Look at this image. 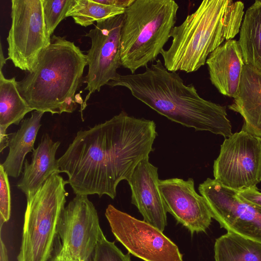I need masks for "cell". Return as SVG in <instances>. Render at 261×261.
Instances as JSON below:
<instances>
[{
    "instance_id": "7402d4cb",
    "label": "cell",
    "mask_w": 261,
    "mask_h": 261,
    "mask_svg": "<svg viewBox=\"0 0 261 261\" xmlns=\"http://www.w3.org/2000/svg\"><path fill=\"white\" fill-rule=\"evenodd\" d=\"M126 8L104 5L93 0H73L66 14L81 26L88 27L98 22L125 13Z\"/></svg>"
},
{
    "instance_id": "d4e9b609",
    "label": "cell",
    "mask_w": 261,
    "mask_h": 261,
    "mask_svg": "<svg viewBox=\"0 0 261 261\" xmlns=\"http://www.w3.org/2000/svg\"><path fill=\"white\" fill-rule=\"evenodd\" d=\"M11 215V194L8 175L0 165V228L9 220Z\"/></svg>"
},
{
    "instance_id": "44dd1931",
    "label": "cell",
    "mask_w": 261,
    "mask_h": 261,
    "mask_svg": "<svg viewBox=\"0 0 261 261\" xmlns=\"http://www.w3.org/2000/svg\"><path fill=\"white\" fill-rule=\"evenodd\" d=\"M33 110L20 95L15 78L6 79L0 71V126L18 125Z\"/></svg>"
},
{
    "instance_id": "4316f807",
    "label": "cell",
    "mask_w": 261,
    "mask_h": 261,
    "mask_svg": "<svg viewBox=\"0 0 261 261\" xmlns=\"http://www.w3.org/2000/svg\"><path fill=\"white\" fill-rule=\"evenodd\" d=\"M95 2L112 6L117 7L126 8L129 7L134 0H93Z\"/></svg>"
},
{
    "instance_id": "8992f818",
    "label": "cell",
    "mask_w": 261,
    "mask_h": 261,
    "mask_svg": "<svg viewBox=\"0 0 261 261\" xmlns=\"http://www.w3.org/2000/svg\"><path fill=\"white\" fill-rule=\"evenodd\" d=\"M67 180L53 173L31 198L27 199L18 261H47L68 195Z\"/></svg>"
},
{
    "instance_id": "484cf974",
    "label": "cell",
    "mask_w": 261,
    "mask_h": 261,
    "mask_svg": "<svg viewBox=\"0 0 261 261\" xmlns=\"http://www.w3.org/2000/svg\"><path fill=\"white\" fill-rule=\"evenodd\" d=\"M237 196L243 201L261 208V192L256 187L236 191Z\"/></svg>"
},
{
    "instance_id": "2e32d148",
    "label": "cell",
    "mask_w": 261,
    "mask_h": 261,
    "mask_svg": "<svg viewBox=\"0 0 261 261\" xmlns=\"http://www.w3.org/2000/svg\"><path fill=\"white\" fill-rule=\"evenodd\" d=\"M60 142H54L47 134H44L37 148L32 152L31 162H24L23 171L17 188L27 199L33 196L54 173H61L56 151Z\"/></svg>"
},
{
    "instance_id": "cb8c5ba5",
    "label": "cell",
    "mask_w": 261,
    "mask_h": 261,
    "mask_svg": "<svg viewBox=\"0 0 261 261\" xmlns=\"http://www.w3.org/2000/svg\"><path fill=\"white\" fill-rule=\"evenodd\" d=\"M92 261H131L129 253L123 254L115 245L105 237L102 231L92 258Z\"/></svg>"
},
{
    "instance_id": "6da1fadb",
    "label": "cell",
    "mask_w": 261,
    "mask_h": 261,
    "mask_svg": "<svg viewBox=\"0 0 261 261\" xmlns=\"http://www.w3.org/2000/svg\"><path fill=\"white\" fill-rule=\"evenodd\" d=\"M152 120L121 111L103 123L79 130L58 159L60 172L75 195H104L114 199L118 184L149 157L156 136Z\"/></svg>"
},
{
    "instance_id": "d6986e66",
    "label": "cell",
    "mask_w": 261,
    "mask_h": 261,
    "mask_svg": "<svg viewBox=\"0 0 261 261\" xmlns=\"http://www.w3.org/2000/svg\"><path fill=\"white\" fill-rule=\"evenodd\" d=\"M239 34L245 64L261 74V0L255 1L246 10Z\"/></svg>"
},
{
    "instance_id": "ffe728a7",
    "label": "cell",
    "mask_w": 261,
    "mask_h": 261,
    "mask_svg": "<svg viewBox=\"0 0 261 261\" xmlns=\"http://www.w3.org/2000/svg\"><path fill=\"white\" fill-rule=\"evenodd\" d=\"M215 261H261V243L227 232L216 240Z\"/></svg>"
},
{
    "instance_id": "f1b7e54d",
    "label": "cell",
    "mask_w": 261,
    "mask_h": 261,
    "mask_svg": "<svg viewBox=\"0 0 261 261\" xmlns=\"http://www.w3.org/2000/svg\"><path fill=\"white\" fill-rule=\"evenodd\" d=\"M0 261H8V251L1 234Z\"/></svg>"
},
{
    "instance_id": "603a6c76",
    "label": "cell",
    "mask_w": 261,
    "mask_h": 261,
    "mask_svg": "<svg viewBox=\"0 0 261 261\" xmlns=\"http://www.w3.org/2000/svg\"><path fill=\"white\" fill-rule=\"evenodd\" d=\"M48 34L50 36L66 14L73 0H42Z\"/></svg>"
},
{
    "instance_id": "8fae6325",
    "label": "cell",
    "mask_w": 261,
    "mask_h": 261,
    "mask_svg": "<svg viewBox=\"0 0 261 261\" xmlns=\"http://www.w3.org/2000/svg\"><path fill=\"white\" fill-rule=\"evenodd\" d=\"M124 17L123 14L96 22L95 28L86 34L91 40V46L86 55L88 71L83 79V83L87 84L85 90L89 92L81 111L87 107L92 94L99 91L119 74L117 70L121 66L120 40Z\"/></svg>"
},
{
    "instance_id": "ba28073f",
    "label": "cell",
    "mask_w": 261,
    "mask_h": 261,
    "mask_svg": "<svg viewBox=\"0 0 261 261\" xmlns=\"http://www.w3.org/2000/svg\"><path fill=\"white\" fill-rule=\"evenodd\" d=\"M11 17L7 38L8 58L16 67L31 73L51 42L42 0H12Z\"/></svg>"
},
{
    "instance_id": "5bb4252c",
    "label": "cell",
    "mask_w": 261,
    "mask_h": 261,
    "mask_svg": "<svg viewBox=\"0 0 261 261\" xmlns=\"http://www.w3.org/2000/svg\"><path fill=\"white\" fill-rule=\"evenodd\" d=\"M158 168L149 157L140 161L127 182L132 191V203L144 221L163 231L167 225V210L159 188Z\"/></svg>"
},
{
    "instance_id": "30bf717a",
    "label": "cell",
    "mask_w": 261,
    "mask_h": 261,
    "mask_svg": "<svg viewBox=\"0 0 261 261\" xmlns=\"http://www.w3.org/2000/svg\"><path fill=\"white\" fill-rule=\"evenodd\" d=\"M105 216L116 239L144 261H182L178 247L163 232L109 204Z\"/></svg>"
},
{
    "instance_id": "9c48e42d",
    "label": "cell",
    "mask_w": 261,
    "mask_h": 261,
    "mask_svg": "<svg viewBox=\"0 0 261 261\" xmlns=\"http://www.w3.org/2000/svg\"><path fill=\"white\" fill-rule=\"evenodd\" d=\"M215 179L236 191L261 182V139L241 130L225 138L213 166Z\"/></svg>"
},
{
    "instance_id": "4fadbf2b",
    "label": "cell",
    "mask_w": 261,
    "mask_h": 261,
    "mask_svg": "<svg viewBox=\"0 0 261 261\" xmlns=\"http://www.w3.org/2000/svg\"><path fill=\"white\" fill-rule=\"evenodd\" d=\"M159 188L167 212L193 234L205 232L212 216L203 197L195 191L194 180L172 178L159 180Z\"/></svg>"
},
{
    "instance_id": "f546056e",
    "label": "cell",
    "mask_w": 261,
    "mask_h": 261,
    "mask_svg": "<svg viewBox=\"0 0 261 261\" xmlns=\"http://www.w3.org/2000/svg\"><path fill=\"white\" fill-rule=\"evenodd\" d=\"M9 59L8 58H5L4 56L3 55L2 44L1 43L0 47V71H2L3 67L5 64L6 61Z\"/></svg>"
},
{
    "instance_id": "83f0119b",
    "label": "cell",
    "mask_w": 261,
    "mask_h": 261,
    "mask_svg": "<svg viewBox=\"0 0 261 261\" xmlns=\"http://www.w3.org/2000/svg\"><path fill=\"white\" fill-rule=\"evenodd\" d=\"M6 129L0 126V152L9 146V136Z\"/></svg>"
},
{
    "instance_id": "3957f363",
    "label": "cell",
    "mask_w": 261,
    "mask_h": 261,
    "mask_svg": "<svg viewBox=\"0 0 261 261\" xmlns=\"http://www.w3.org/2000/svg\"><path fill=\"white\" fill-rule=\"evenodd\" d=\"M244 14L241 1H202L172 30L171 45L161 53L164 66L171 72L197 71L213 51L240 32Z\"/></svg>"
},
{
    "instance_id": "9a60e30c",
    "label": "cell",
    "mask_w": 261,
    "mask_h": 261,
    "mask_svg": "<svg viewBox=\"0 0 261 261\" xmlns=\"http://www.w3.org/2000/svg\"><path fill=\"white\" fill-rule=\"evenodd\" d=\"M206 64L211 83L222 95L233 98L245 65L238 41H225L209 55Z\"/></svg>"
},
{
    "instance_id": "277c9868",
    "label": "cell",
    "mask_w": 261,
    "mask_h": 261,
    "mask_svg": "<svg viewBox=\"0 0 261 261\" xmlns=\"http://www.w3.org/2000/svg\"><path fill=\"white\" fill-rule=\"evenodd\" d=\"M86 55L74 43L53 35L33 71L17 82L22 97L34 110L52 115L72 113L75 93L83 83Z\"/></svg>"
},
{
    "instance_id": "ac0fdd59",
    "label": "cell",
    "mask_w": 261,
    "mask_h": 261,
    "mask_svg": "<svg viewBox=\"0 0 261 261\" xmlns=\"http://www.w3.org/2000/svg\"><path fill=\"white\" fill-rule=\"evenodd\" d=\"M44 113L35 110L30 117L21 122L20 127L16 132L9 134V151L2 164L8 176L14 178L19 176L26 154L35 149L34 143Z\"/></svg>"
},
{
    "instance_id": "1f68e13d",
    "label": "cell",
    "mask_w": 261,
    "mask_h": 261,
    "mask_svg": "<svg viewBox=\"0 0 261 261\" xmlns=\"http://www.w3.org/2000/svg\"><path fill=\"white\" fill-rule=\"evenodd\" d=\"M91 261H92V260H91Z\"/></svg>"
},
{
    "instance_id": "5b68a950",
    "label": "cell",
    "mask_w": 261,
    "mask_h": 261,
    "mask_svg": "<svg viewBox=\"0 0 261 261\" xmlns=\"http://www.w3.org/2000/svg\"><path fill=\"white\" fill-rule=\"evenodd\" d=\"M178 8L173 0H134L125 9L120 40L122 66L135 74L157 60L170 38Z\"/></svg>"
},
{
    "instance_id": "52a82bcc",
    "label": "cell",
    "mask_w": 261,
    "mask_h": 261,
    "mask_svg": "<svg viewBox=\"0 0 261 261\" xmlns=\"http://www.w3.org/2000/svg\"><path fill=\"white\" fill-rule=\"evenodd\" d=\"M102 230L87 195H76L65 206L47 261H91Z\"/></svg>"
},
{
    "instance_id": "4dcf8cb0",
    "label": "cell",
    "mask_w": 261,
    "mask_h": 261,
    "mask_svg": "<svg viewBox=\"0 0 261 261\" xmlns=\"http://www.w3.org/2000/svg\"><path fill=\"white\" fill-rule=\"evenodd\" d=\"M74 100L76 103L81 105V107H82L84 101H83V99L80 95V93H78V94L75 95Z\"/></svg>"
},
{
    "instance_id": "e0dca14e",
    "label": "cell",
    "mask_w": 261,
    "mask_h": 261,
    "mask_svg": "<svg viewBox=\"0 0 261 261\" xmlns=\"http://www.w3.org/2000/svg\"><path fill=\"white\" fill-rule=\"evenodd\" d=\"M233 99L228 108L243 117L241 130L261 139V74L245 65Z\"/></svg>"
},
{
    "instance_id": "7a4b0ae2",
    "label": "cell",
    "mask_w": 261,
    "mask_h": 261,
    "mask_svg": "<svg viewBox=\"0 0 261 261\" xmlns=\"http://www.w3.org/2000/svg\"><path fill=\"white\" fill-rule=\"evenodd\" d=\"M127 89L132 95L169 120L196 130L224 137L232 134L226 107L202 98L193 84L186 85L160 59L140 73L118 74L107 84Z\"/></svg>"
},
{
    "instance_id": "7c38bea8",
    "label": "cell",
    "mask_w": 261,
    "mask_h": 261,
    "mask_svg": "<svg viewBox=\"0 0 261 261\" xmlns=\"http://www.w3.org/2000/svg\"><path fill=\"white\" fill-rule=\"evenodd\" d=\"M198 190L221 228L261 243V208L243 201L236 190L215 179L207 178Z\"/></svg>"
}]
</instances>
